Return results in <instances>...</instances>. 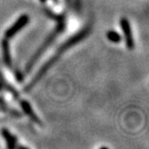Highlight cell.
I'll return each mask as SVG.
<instances>
[{
  "label": "cell",
  "mask_w": 149,
  "mask_h": 149,
  "mask_svg": "<svg viewBox=\"0 0 149 149\" xmlns=\"http://www.w3.org/2000/svg\"><path fill=\"white\" fill-rule=\"evenodd\" d=\"M107 38L113 43H118L122 39L120 34L115 31H109L107 32Z\"/></svg>",
  "instance_id": "cell-9"
},
{
  "label": "cell",
  "mask_w": 149,
  "mask_h": 149,
  "mask_svg": "<svg viewBox=\"0 0 149 149\" xmlns=\"http://www.w3.org/2000/svg\"><path fill=\"white\" fill-rule=\"evenodd\" d=\"M0 83H1V85H2V86H3V88L7 89V91H8L10 92L15 99H18V96H19L18 92H17V90H15L12 85H9V84L8 83V81L4 79V77H3V75L1 74H0Z\"/></svg>",
  "instance_id": "cell-8"
},
{
  "label": "cell",
  "mask_w": 149,
  "mask_h": 149,
  "mask_svg": "<svg viewBox=\"0 0 149 149\" xmlns=\"http://www.w3.org/2000/svg\"><path fill=\"white\" fill-rule=\"evenodd\" d=\"M1 47H2V53H3V60L4 64L8 68H12V57H11L10 47L8 39H3L1 42Z\"/></svg>",
  "instance_id": "cell-5"
},
{
  "label": "cell",
  "mask_w": 149,
  "mask_h": 149,
  "mask_svg": "<svg viewBox=\"0 0 149 149\" xmlns=\"http://www.w3.org/2000/svg\"><path fill=\"white\" fill-rule=\"evenodd\" d=\"M28 22H29V17L26 14L21 15L19 17V18L9 28L7 29V31L4 33V36H5L6 38L9 39V38L14 37L17 32L21 31L22 28L27 26Z\"/></svg>",
  "instance_id": "cell-3"
},
{
  "label": "cell",
  "mask_w": 149,
  "mask_h": 149,
  "mask_svg": "<svg viewBox=\"0 0 149 149\" xmlns=\"http://www.w3.org/2000/svg\"><path fill=\"white\" fill-rule=\"evenodd\" d=\"M57 20H58L57 26L54 28L53 31L51 32V34L46 38V40L44 41V42L40 46V47L37 49V52L33 54V56L27 61V65H26V72L27 73H29L32 70L33 66L35 65V64L37 63V61L42 56V55L46 52V50L47 49L48 47H50L52 45V43L56 39V37H58L61 32H64L65 28V19L62 17H61L60 19L57 18Z\"/></svg>",
  "instance_id": "cell-2"
},
{
  "label": "cell",
  "mask_w": 149,
  "mask_h": 149,
  "mask_svg": "<svg viewBox=\"0 0 149 149\" xmlns=\"http://www.w3.org/2000/svg\"><path fill=\"white\" fill-rule=\"evenodd\" d=\"M120 26L123 29V32L125 37L126 45L128 49H133L134 47V41L133 38V33L130 27V23L127 18H121L120 20Z\"/></svg>",
  "instance_id": "cell-4"
},
{
  "label": "cell",
  "mask_w": 149,
  "mask_h": 149,
  "mask_svg": "<svg viewBox=\"0 0 149 149\" xmlns=\"http://www.w3.org/2000/svg\"><path fill=\"white\" fill-rule=\"evenodd\" d=\"M1 133H2L3 138L5 139L8 148L12 149L16 148L17 139L15 136H13V135L8 129H6V128H3Z\"/></svg>",
  "instance_id": "cell-7"
},
{
  "label": "cell",
  "mask_w": 149,
  "mask_h": 149,
  "mask_svg": "<svg viewBox=\"0 0 149 149\" xmlns=\"http://www.w3.org/2000/svg\"><path fill=\"white\" fill-rule=\"evenodd\" d=\"M2 88H3V86H2V85H1V83H0V91L2 90Z\"/></svg>",
  "instance_id": "cell-12"
},
{
  "label": "cell",
  "mask_w": 149,
  "mask_h": 149,
  "mask_svg": "<svg viewBox=\"0 0 149 149\" xmlns=\"http://www.w3.org/2000/svg\"><path fill=\"white\" fill-rule=\"evenodd\" d=\"M20 105H21L22 109V110L24 111V113L32 119L33 122L36 123L37 124H39V125L42 124L41 120L39 119V118L37 117V114L34 113L32 106L30 105V104H29L27 100H21V101H20Z\"/></svg>",
  "instance_id": "cell-6"
},
{
  "label": "cell",
  "mask_w": 149,
  "mask_h": 149,
  "mask_svg": "<svg viewBox=\"0 0 149 149\" xmlns=\"http://www.w3.org/2000/svg\"><path fill=\"white\" fill-rule=\"evenodd\" d=\"M41 2H42V3H44V2H46L47 0H40ZM54 1H56V0H54Z\"/></svg>",
  "instance_id": "cell-11"
},
{
  "label": "cell",
  "mask_w": 149,
  "mask_h": 149,
  "mask_svg": "<svg viewBox=\"0 0 149 149\" xmlns=\"http://www.w3.org/2000/svg\"><path fill=\"white\" fill-rule=\"evenodd\" d=\"M15 75H16V79L18 80V81H22V79H23L22 74L19 71H16V72H15Z\"/></svg>",
  "instance_id": "cell-10"
},
{
  "label": "cell",
  "mask_w": 149,
  "mask_h": 149,
  "mask_svg": "<svg viewBox=\"0 0 149 149\" xmlns=\"http://www.w3.org/2000/svg\"><path fill=\"white\" fill-rule=\"evenodd\" d=\"M89 32H90L89 28H84V29H82V30L80 31L79 32H77L76 34H74V36H72L70 38L67 39L63 44H61V45L59 47L58 49L56 50V53L52 55V56L49 59L45 64L43 65L40 68V70H38V72L36 74V75L32 78V80H31V82L27 85L26 91H31L32 88L37 85V82L42 78L43 75L47 73V71L48 70L50 69V68H51V67L58 61L59 58L61 57V56L63 53H65L68 49H70V47H72L74 46L75 44L80 42V41H82L84 38H85V37H87L88 34H89Z\"/></svg>",
  "instance_id": "cell-1"
}]
</instances>
